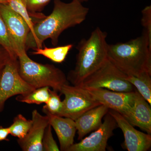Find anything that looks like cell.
Here are the masks:
<instances>
[{
    "label": "cell",
    "mask_w": 151,
    "mask_h": 151,
    "mask_svg": "<svg viewBox=\"0 0 151 151\" xmlns=\"http://www.w3.org/2000/svg\"><path fill=\"white\" fill-rule=\"evenodd\" d=\"M89 12V9L78 0L68 3L54 0L51 13L34 24L33 34L28 35L26 50L42 48V43L47 39H50L53 46H56L60 34L65 30L82 23Z\"/></svg>",
    "instance_id": "cell-1"
},
{
    "label": "cell",
    "mask_w": 151,
    "mask_h": 151,
    "mask_svg": "<svg viewBox=\"0 0 151 151\" xmlns=\"http://www.w3.org/2000/svg\"><path fill=\"white\" fill-rule=\"evenodd\" d=\"M108 58L127 75L151 73V41L143 31L140 36L127 42L108 44Z\"/></svg>",
    "instance_id": "cell-2"
},
{
    "label": "cell",
    "mask_w": 151,
    "mask_h": 151,
    "mask_svg": "<svg viewBox=\"0 0 151 151\" xmlns=\"http://www.w3.org/2000/svg\"><path fill=\"white\" fill-rule=\"evenodd\" d=\"M107 37V33L97 27L89 38L83 39L78 43L75 67L67 78L73 85H80L108 59Z\"/></svg>",
    "instance_id": "cell-3"
},
{
    "label": "cell",
    "mask_w": 151,
    "mask_h": 151,
    "mask_svg": "<svg viewBox=\"0 0 151 151\" xmlns=\"http://www.w3.org/2000/svg\"><path fill=\"white\" fill-rule=\"evenodd\" d=\"M19 71L22 78L35 89L48 86L60 92L68 80L62 70L51 64L33 61L26 53L18 57Z\"/></svg>",
    "instance_id": "cell-4"
},
{
    "label": "cell",
    "mask_w": 151,
    "mask_h": 151,
    "mask_svg": "<svg viewBox=\"0 0 151 151\" xmlns=\"http://www.w3.org/2000/svg\"><path fill=\"white\" fill-rule=\"evenodd\" d=\"M127 75L108 58L100 68L78 86L86 89L104 88L116 92L134 91V86L125 79Z\"/></svg>",
    "instance_id": "cell-5"
},
{
    "label": "cell",
    "mask_w": 151,
    "mask_h": 151,
    "mask_svg": "<svg viewBox=\"0 0 151 151\" xmlns=\"http://www.w3.org/2000/svg\"><path fill=\"white\" fill-rule=\"evenodd\" d=\"M60 92L64 95V99L58 116L74 121L86 111L101 105L86 89L78 85L65 84Z\"/></svg>",
    "instance_id": "cell-6"
},
{
    "label": "cell",
    "mask_w": 151,
    "mask_h": 151,
    "mask_svg": "<svg viewBox=\"0 0 151 151\" xmlns=\"http://www.w3.org/2000/svg\"><path fill=\"white\" fill-rule=\"evenodd\" d=\"M35 89L20 75L18 59L11 58L3 68L0 78V113L4 110L9 98L25 95Z\"/></svg>",
    "instance_id": "cell-7"
},
{
    "label": "cell",
    "mask_w": 151,
    "mask_h": 151,
    "mask_svg": "<svg viewBox=\"0 0 151 151\" xmlns=\"http://www.w3.org/2000/svg\"><path fill=\"white\" fill-rule=\"evenodd\" d=\"M0 15L5 23L17 56L26 53V42L30 32L27 24L7 3H0Z\"/></svg>",
    "instance_id": "cell-8"
},
{
    "label": "cell",
    "mask_w": 151,
    "mask_h": 151,
    "mask_svg": "<svg viewBox=\"0 0 151 151\" xmlns=\"http://www.w3.org/2000/svg\"><path fill=\"white\" fill-rule=\"evenodd\" d=\"M118 127L115 119L109 114L105 115L104 122L98 129L79 142L73 144L67 151H105L108 139Z\"/></svg>",
    "instance_id": "cell-9"
},
{
    "label": "cell",
    "mask_w": 151,
    "mask_h": 151,
    "mask_svg": "<svg viewBox=\"0 0 151 151\" xmlns=\"http://www.w3.org/2000/svg\"><path fill=\"white\" fill-rule=\"evenodd\" d=\"M84 89L101 105L119 112L124 117L131 111L134 103L136 90L126 92L104 88Z\"/></svg>",
    "instance_id": "cell-10"
},
{
    "label": "cell",
    "mask_w": 151,
    "mask_h": 151,
    "mask_svg": "<svg viewBox=\"0 0 151 151\" xmlns=\"http://www.w3.org/2000/svg\"><path fill=\"white\" fill-rule=\"evenodd\" d=\"M108 113L115 119L124 134V145L129 151H147L150 148L151 136L136 130L119 112L109 109Z\"/></svg>",
    "instance_id": "cell-11"
},
{
    "label": "cell",
    "mask_w": 151,
    "mask_h": 151,
    "mask_svg": "<svg viewBox=\"0 0 151 151\" xmlns=\"http://www.w3.org/2000/svg\"><path fill=\"white\" fill-rule=\"evenodd\" d=\"M32 125L27 134L17 140L24 151H43L42 140L45 132L49 124L48 116L41 115L37 110L32 112Z\"/></svg>",
    "instance_id": "cell-12"
},
{
    "label": "cell",
    "mask_w": 151,
    "mask_h": 151,
    "mask_svg": "<svg viewBox=\"0 0 151 151\" xmlns=\"http://www.w3.org/2000/svg\"><path fill=\"white\" fill-rule=\"evenodd\" d=\"M48 116L49 124L53 128L59 140L60 150L67 151L74 144L76 130L75 121L70 118L52 115L43 111Z\"/></svg>",
    "instance_id": "cell-13"
},
{
    "label": "cell",
    "mask_w": 151,
    "mask_h": 151,
    "mask_svg": "<svg viewBox=\"0 0 151 151\" xmlns=\"http://www.w3.org/2000/svg\"><path fill=\"white\" fill-rule=\"evenodd\" d=\"M150 106L139 92L136 91L134 105L131 111L124 117L132 126L139 127L151 134Z\"/></svg>",
    "instance_id": "cell-14"
},
{
    "label": "cell",
    "mask_w": 151,
    "mask_h": 151,
    "mask_svg": "<svg viewBox=\"0 0 151 151\" xmlns=\"http://www.w3.org/2000/svg\"><path fill=\"white\" fill-rule=\"evenodd\" d=\"M109 110L105 105H99L86 111L75 120L78 139H82L86 134L98 129Z\"/></svg>",
    "instance_id": "cell-15"
},
{
    "label": "cell",
    "mask_w": 151,
    "mask_h": 151,
    "mask_svg": "<svg viewBox=\"0 0 151 151\" xmlns=\"http://www.w3.org/2000/svg\"><path fill=\"white\" fill-rule=\"evenodd\" d=\"M151 73L145 72L134 76L127 75L125 79L137 89L138 92L151 105Z\"/></svg>",
    "instance_id": "cell-16"
},
{
    "label": "cell",
    "mask_w": 151,
    "mask_h": 151,
    "mask_svg": "<svg viewBox=\"0 0 151 151\" xmlns=\"http://www.w3.org/2000/svg\"><path fill=\"white\" fill-rule=\"evenodd\" d=\"M73 44H68L57 47H45L34 49L32 52L34 55H42L56 63H61L64 61L69 51L72 48Z\"/></svg>",
    "instance_id": "cell-17"
},
{
    "label": "cell",
    "mask_w": 151,
    "mask_h": 151,
    "mask_svg": "<svg viewBox=\"0 0 151 151\" xmlns=\"http://www.w3.org/2000/svg\"><path fill=\"white\" fill-rule=\"evenodd\" d=\"M50 87L48 86L37 88L25 95H19L16 100L22 103L40 105L46 103L50 97Z\"/></svg>",
    "instance_id": "cell-18"
},
{
    "label": "cell",
    "mask_w": 151,
    "mask_h": 151,
    "mask_svg": "<svg viewBox=\"0 0 151 151\" xmlns=\"http://www.w3.org/2000/svg\"><path fill=\"white\" fill-rule=\"evenodd\" d=\"M32 120L27 119L22 114H19L14 119L13 124L8 127L10 134L22 139L27 134L32 125Z\"/></svg>",
    "instance_id": "cell-19"
},
{
    "label": "cell",
    "mask_w": 151,
    "mask_h": 151,
    "mask_svg": "<svg viewBox=\"0 0 151 151\" xmlns=\"http://www.w3.org/2000/svg\"><path fill=\"white\" fill-rule=\"evenodd\" d=\"M7 4L24 20L30 29L28 34L32 35L35 24L28 11L25 0H8Z\"/></svg>",
    "instance_id": "cell-20"
},
{
    "label": "cell",
    "mask_w": 151,
    "mask_h": 151,
    "mask_svg": "<svg viewBox=\"0 0 151 151\" xmlns=\"http://www.w3.org/2000/svg\"><path fill=\"white\" fill-rule=\"evenodd\" d=\"M0 47L4 48L12 59H18L12 46L8 32L4 20L0 15Z\"/></svg>",
    "instance_id": "cell-21"
},
{
    "label": "cell",
    "mask_w": 151,
    "mask_h": 151,
    "mask_svg": "<svg viewBox=\"0 0 151 151\" xmlns=\"http://www.w3.org/2000/svg\"><path fill=\"white\" fill-rule=\"evenodd\" d=\"M49 92V98L43 106L42 111H47L50 114L58 116L62 108V101L58 92L50 89Z\"/></svg>",
    "instance_id": "cell-22"
},
{
    "label": "cell",
    "mask_w": 151,
    "mask_h": 151,
    "mask_svg": "<svg viewBox=\"0 0 151 151\" xmlns=\"http://www.w3.org/2000/svg\"><path fill=\"white\" fill-rule=\"evenodd\" d=\"M51 0H25L28 11L31 17L42 19L45 17L40 13L44 8Z\"/></svg>",
    "instance_id": "cell-23"
},
{
    "label": "cell",
    "mask_w": 151,
    "mask_h": 151,
    "mask_svg": "<svg viewBox=\"0 0 151 151\" xmlns=\"http://www.w3.org/2000/svg\"><path fill=\"white\" fill-rule=\"evenodd\" d=\"M43 151H59L57 144L55 140L52 132V127L50 124L47 127L42 140Z\"/></svg>",
    "instance_id": "cell-24"
},
{
    "label": "cell",
    "mask_w": 151,
    "mask_h": 151,
    "mask_svg": "<svg viewBox=\"0 0 151 151\" xmlns=\"http://www.w3.org/2000/svg\"><path fill=\"white\" fill-rule=\"evenodd\" d=\"M142 24L144 28V31L147 35L151 41V6H147L142 11Z\"/></svg>",
    "instance_id": "cell-25"
},
{
    "label": "cell",
    "mask_w": 151,
    "mask_h": 151,
    "mask_svg": "<svg viewBox=\"0 0 151 151\" xmlns=\"http://www.w3.org/2000/svg\"><path fill=\"white\" fill-rule=\"evenodd\" d=\"M11 58L10 55L6 50L2 47H0V70L4 68Z\"/></svg>",
    "instance_id": "cell-26"
},
{
    "label": "cell",
    "mask_w": 151,
    "mask_h": 151,
    "mask_svg": "<svg viewBox=\"0 0 151 151\" xmlns=\"http://www.w3.org/2000/svg\"><path fill=\"white\" fill-rule=\"evenodd\" d=\"M10 134L8 127L5 128L0 126V142L9 141L8 137Z\"/></svg>",
    "instance_id": "cell-27"
},
{
    "label": "cell",
    "mask_w": 151,
    "mask_h": 151,
    "mask_svg": "<svg viewBox=\"0 0 151 151\" xmlns=\"http://www.w3.org/2000/svg\"><path fill=\"white\" fill-rule=\"evenodd\" d=\"M8 0H0V3H7Z\"/></svg>",
    "instance_id": "cell-28"
},
{
    "label": "cell",
    "mask_w": 151,
    "mask_h": 151,
    "mask_svg": "<svg viewBox=\"0 0 151 151\" xmlns=\"http://www.w3.org/2000/svg\"><path fill=\"white\" fill-rule=\"evenodd\" d=\"M78 1H80V2L82 3L84 2L88 1H89V0H78Z\"/></svg>",
    "instance_id": "cell-29"
},
{
    "label": "cell",
    "mask_w": 151,
    "mask_h": 151,
    "mask_svg": "<svg viewBox=\"0 0 151 151\" xmlns=\"http://www.w3.org/2000/svg\"><path fill=\"white\" fill-rule=\"evenodd\" d=\"M2 69H1V70H0V78H1V75L2 71Z\"/></svg>",
    "instance_id": "cell-30"
}]
</instances>
